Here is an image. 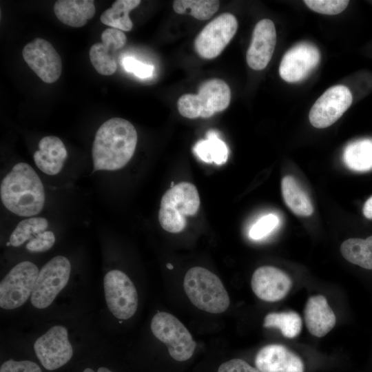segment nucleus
<instances>
[{"mask_svg":"<svg viewBox=\"0 0 372 372\" xmlns=\"http://www.w3.org/2000/svg\"><path fill=\"white\" fill-rule=\"evenodd\" d=\"M137 132L134 125L122 118L104 122L96 132L92 156L94 171H114L123 167L134 155Z\"/></svg>","mask_w":372,"mask_h":372,"instance_id":"obj_1","label":"nucleus"},{"mask_svg":"<svg viewBox=\"0 0 372 372\" xmlns=\"http://www.w3.org/2000/svg\"><path fill=\"white\" fill-rule=\"evenodd\" d=\"M0 196L6 209L23 217L39 214L45 198L40 178L34 169L25 163L16 164L3 178Z\"/></svg>","mask_w":372,"mask_h":372,"instance_id":"obj_2","label":"nucleus"},{"mask_svg":"<svg viewBox=\"0 0 372 372\" xmlns=\"http://www.w3.org/2000/svg\"><path fill=\"white\" fill-rule=\"evenodd\" d=\"M183 287L191 302L199 309L220 313L226 311L230 299L220 278L201 267L191 268L186 273Z\"/></svg>","mask_w":372,"mask_h":372,"instance_id":"obj_3","label":"nucleus"},{"mask_svg":"<svg viewBox=\"0 0 372 372\" xmlns=\"http://www.w3.org/2000/svg\"><path fill=\"white\" fill-rule=\"evenodd\" d=\"M200 203L198 192L194 184L181 182L171 187L161 201L158 220L161 227L170 233L182 231L186 226V216L195 215Z\"/></svg>","mask_w":372,"mask_h":372,"instance_id":"obj_4","label":"nucleus"},{"mask_svg":"<svg viewBox=\"0 0 372 372\" xmlns=\"http://www.w3.org/2000/svg\"><path fill=\"white\" fill-rule=\"evenodd\" d=\"M231 90L223 80L212 79L203 83L197 94H186L177 102L179 113L188 118H209L229 105Z\"/></svg>","mask_w":372,"mask_h":372,"instance_id":"obj_5","label":"nucleus"},{"mask_svg":"<svg viewBox=\"0 0 372 372\" xmlns=\"http://www.w3.org/2000/svg\"><path fill=\"white\" fill-rule=\"evenodd\" d=\"M151 330L167 346L169 355L175 360L183 362L192 356L196 343L187 329L174 316L158 311L152 319Z\"/></svg>","mask_w":372,"mask_h":372,"instance_id":"obj_6","label":"nucleus"},{"mask_svg":"<svg viewBox=\"0 0 372 372\" xmlns=\"http://www.w3.org/2000/svg\"><path fill=\"white\" fill-rule=\"evenodd\" d=\"M71 265L62 256L50 259L39 271L30 297L32 304L37 309L49 307L70 278Z\"/></svg>","mask_w":372,"mask_h":372,"instance_id":"obj_7","label":"nucleus"},{"mask_svg":"<svg viewBox=\"0 0 372 372\" xmlns=\"http://www.w3.org/2000/svg\"><path fill=\"white\" fill-rule=\"evenodd\" d=\"M39 272L30 261L12 267L0 283L1 308L10 310L22 306L31 297Z\"/></svg>","mask_w":372,"mask_h":372,"instance_id":"obj_8","label":"nucleus"},{"mask_svg":"<svg viewBox=\"0 0 372 372\" xmlns=\"http://www.w3.org/2000/svg\"><path fill=\"white\" fill-rule=\"evenodd\" d=\"M103 287L107 307L114 317L124 320L134 315L138 303V293L124 272L117 269L107 272Z\"/></svg>","mask_w":372,"mask_h":372,"instance_id":"obj_9","label":"nucleus"},{"mask_svg":"<svg viewBox=\"0 0 372 372\" xmlns=\"http://www.w3.org/2000/svg\"><path fill=\"white\" fill-rule=\"evenodd\" d=\"M238 29L236 18L223 13L210 21L198 34L194 48L199 56L211 59L218 56L230 42Z\"/></svg>","mask_w":372,"mask_h":372,"instance_id":"obj_10","label":"nucleus"},{"mask_svg":"<svg viewBox=\"0 0 372 372\" xmlns=\"http://www.w3.org/2000/svg\"><path fill=\"white\" fill-rule=\"evenodd\" d=\"M35 354L43 366L56 370L67 364L73 355L67 329L61 325L51 327L34 342Z\"/></svg>","mask_w":372,"mask_h":372,"instance_id":"obj_11","label":"nucleus"},{"mask_svg":"<svg viewBox=\"0 0 372 372\" xmlns=\"http://www.w3.org/2000/svg\"><path fill=\"white\" fill-rule=\"evenodd\" d=\"M353 96L349 89L342 85L327 90L312 106L309 118L316 128H325L337 121L351 106Z\"/></svg>","mask_w":372,"mask_h":372,"instance_id":"obj_12","label":"nucleus"},{"mask_svg":"<svg viewBox=\"0 0 372 372\" xmlns=\"http://www.w3.org/2000/svg\"><path fill=\"white\" fill-rule=\"evenodd\" d=\"M22 54L29 67L45 83H52L59 79L61 59L49 41L37 38L24 46Z\"/></svg>","mask_w":372,"mask_h":372,"instance_id":"obj_13","label":"nucleus"},{"mask_svg":"<svg viewBox=\"0 0 372 372\" xmlns=\"http://www.w3.org/2000/svg\"><path fill=\"white\" fill-rule=\"evenodd\" d=\"M320 60V53L315 45L298 43L284 54L279 67L280 76L289 83L300 81L316 68Z\"/></svg>","mask_w":372,"mask_h":372,"instance_id":"obj_14","label":"nucleus"},{"mask_svg":"<svg viewBox=\"0 0 372 372\" xmlns=\"http://www.w3.org/2000/svg\"><path fill=\"white\" fill-rule=\"evenodd\" d=\"M253 292L266 302L283 299L292 287V280L285 272L272 266H262L253 273L251 280Z\"/></svg>","mask_w":372,"mask_h":372,"instance_id":"obj_15","label":"nucleus"},{"mask_svg":"<svg viewBox=\"0 0 372 372\" xmlns=\"http://www.w3.org/2000/svg\"><path fill=\"white\" fill-rule=\"evenodd\" d=\"M276 43L274 23L263 19L256 25L246 59L248 65L253 70H261L270 61Z\"/></svg>","mask_w":372,"mask_h":372,"instance_id":"obj_16","label":"nucleus"},{"mask_svg":"<svg viewBox=\"0 0 372 372\" xmlns=\"http://www.w3.org/2000/svg\"><path fill=\"white\" fill-rule=\"evenodd\" d=\"M101 41L102 42L91 46L89 52L90 59L99 74L112 75L117 69L114 55L125 45L127 37L123 31L110 28L102 32Z\"/></svg>","mask_w":372,"mask_h":372,"instance_id":"obj_17","label":"nucleus"},{"mask_svg":"<svg viewBox=\"0 0 372 372\" xmlns=\"http://www.w3.org/2000/svg\"><path fill=\"white\" fill-rule=\"evenodd\" d=\"M255 365L260 372H304L300 357L287 347L279 344L261 348L255 358Z\"/></svg>","mask_w":372,"mask_h":372,"instance_id":"obj_18","label":"nucleus"},{"mask_svg":"<svg viewBox=\"0 0 372 372\" xmlns=\"http://www.w3.org/2000/svg\"><path fill=\"white\" fill-rule=\"evenodd\" d=\"M309 332L318 338L326 335L335 325V315L322 295L310 297L304 310Z\"/></svg>","mask_w":372,"mask_h":372,"instance_id":"obj_19","label":"nucleus"},{"mask_svg":"<svg viewBox=\"0 0 372 372\" xmlns=\"http://www.w3.org/2000/svg\"><path fill=\"white\" fill-rule=\"evenodd\" d=\"M67 157L68 152L63 143L55 136L42 138L39 143V149L34 153L36 165L48 175L59 174Z\"/></svg>","mask_w":372,"mask_h":372,"instance_id":"obj_20","label":"nucleus"},{"mask_svg":"<svg viewBox=\"0 0 372 372\" xmlns=\"http://www.w3.org/2000/svg\"><path fill=\"white\" fill-rule=\"evenodd\" d=\"M54 12L63 23L80 28L94 17L96 8L92 0H59L54 5Z\"/></svg>","mask_w":372,"mask_h":372,"instance_id":"obj_21","label":"nucleus"},{"mask_svg":"<svg viewBox=\"0 0 372 372\" xmlns=\"http://www.w3.org/2000/svg\"><path fill=\"white\" fill-rule=\"evenodd\" d=\"M193 150L203 162L216 165L225 163L229 155L226 143L220 139L218 132L213 130L207 132L205 139L195 144Z\"/></svg>","mask_w":372,"mask_h":372,"instance_id":"obj_22","label":"nucleus"},{"mask_svg":"<svg viewBox=\"0 0 372 372\" xmlns=\"http://www.w3.org/2000/svg\"><path fill=\"white\" fill-rule=\"evenodd\" d=\"M281 189L285 203L293 213L300 216L312 214L313 208L309 198L293 176L282 178Z\"/></svg>","mask_w":372,"mask_h":372,"instance_id":"obj_23","label":"nucleus"},{"mask_svg":"<svg viewBox=\"0 0 372 372\" xmlns=\"http://www.w3.org/2000/svg\"><path fill=\"white\" fill-rule=\"evenodd\" d=\"M141 3L140 0H117L101 15V23L121 31H130L133 27L129 14Z\"/></svg>","mask_w":372,"mask_h":372,"instance_id":"obj_24","label":"nucleus"},{"mask_svg":"<svg viewBox=\"0 0 372 372\" xmlns=\"http://www.w3.org/2000/svg\"><path fill=\"white\" fill-rule=\"evenodd\" d=\"M346 165L357 172L372 169V139L365 138L349 144L343 154Z\"/></svg>","mask_w":372,"mask_h":372,"instance_id":"obj_25","label":"nucleus"},{"mask_svg":"<svg viewBox=\"0 0 372 372\" xmlns=\"http://www.w3.org/2000/svg\"><path fill=\"white\" fill-rule=\"evenodd\" d=\"M340 251L349 262L372 269V236L366 239H347L341 245Z\"/></svg>","mask_w":372,"mask_h":372,"instance_id":"obj_26","label":"nucleus"},{"mask_svg":"<svg viewBox=\"0 0 372 372\" xmlns=\"http://www.w3.org/2000/svg\"><path fill=\"white\" fill-rule=\"evenodd\" d=\"M263 327L278 329L285 338H293L300 334L302 322L300 315L295 311L273 312L266 315Z\"/></svg>","mask_w":372,"mask_h":372,"instance_id":"obj_27","label":"nucleus"},{"mask_svg":"<svg viewBox=\"0 0 372 372\" xmlns=\"http://www.w3.org/2000/svg\"><path fill=\"white\" fill-rule=\"evenodd\" d=\"M219 1L176 0L173 3L174 10L178 14L189 13L199 20L210 19L217 12Z\"/></svg>","mask_w":372,"mask_h":372,"instance_id":"obj_28","label":"nucleus"},{"mask_svg":"<svg viewBox=\"0 0 372 372\" xmlns=\"http://www.w3.org/2000/svg\"><path fill=\"white\" fill-rule=\"evenodd\" d=\"M48 221L43 217L26 218L17 225L9 239L10 245L19 247L25 241L31 240L37 234L45 231Z\"/></svg>","mask_w":372,"mask_h":372,"instance_id":"obj_29","label":"nucleus"},{"mask_svg":"<svg viewBox=\"0 0 372 372\" xmlns=\"http://www.w3.org/2000/svg\"><path fill=\"white\" fill-rule=\"evenodd\" d=\"M304 3L312 10L324 14H337L347 7L346 0H305Z\"/></svg>","mask_w":372,"mask_h":372,"instance_id":"obj_30","label":"nucleus"},{"mask_svg":"<svg viewBox=\"0 0 372 372\" xmlns=\"http://www.w3.org/2000/svg\"><path fill=\"white\" fill-rule=\"evenodd\" d=\"M277 216L269 214L261 217L251 227L249 237L253 240H260L267 236L278 225Z\"/></svg>","mask_w":372,"mask_h":372,"instance_id":"obj_31","label":"nucleus"},{"mask_svg":"<svg viewBox=\"0 0 372 372\" xmlns=\"http://www.w3.org/2000/svg\"><path fill=\"white\" fill-rule=\"evenodd\" d=\"M55 242V236L51 231H44L37 234L26 244V249L31 252H44L50 249Z\"/></svg>","mask_w":372,"mask_h":372,"instance_id":"obj_32","label":"nucleus"},{"mask_svg":"<svg viewBox=\"0 0 372 372\" xmlns=\"http://www.w3.org/2000/svg\"><path fill=\"white\" fill-rule=\"evenodd\" d=\"M121 64L125 70L133 73L140 79L152 76L154 70L152 65L144 63L132 56L124 57Z\"/></svg>","mask_w":372,"mask_h":372,"instance_id":"obj_33","label":"nucleus"},{"mask_svg":"<svg viewBox=\"0 0 372 372\" xmlns=\"http://www.w3.org/2000/svg\"><path fill=\"white\" fill-rule=\"evenodd\" d=\"M0 372H42V371L40 366L32 361H16L10 359L1 365Z\"/></svg>","mask_w":372,"mask_h":372,"instance_id":"obj_34","label":"nucleus"},{"mask_svg":"<svg viewBox=\"0 0 372 372\" xmlns=\"http://www.w3.org/2000/svg\"><path fill=\"white\" fill-rule=\"evenodd\" d=\"M218 372H260L242 359L235 358L223 363Z\"/></svg>","mask_w":372,"mask_h":372,"instance_id":"obj_35","label":"nucleus"},{"mask_svg":"<svg viewBox=\"0 0 372 372\" xmlns=\"http://www.w3.org/2000/svg\"><path fill=\"white\" fill-rule=\"evenodd\" d=\"M363 214L369 219H372V196L364 203L363 207Z\"/></svg>","mask_w":372,"mask_h":372,"instance_id":"obj_36","label":"nucleus"},{"mask_svg":"<svg viewBox=\"0 0 372 372\" xmlns=\"http://www.w3.org/2000/svg\"><path fill=\"white\" fill-rule=\"evenodd\" d=\"M83 372H95L93 369L90 368H86L83 370ZM96 372H113L106 367H100Z\"/></svg>","mask_w":372,"mask_h":372,"instance_id":"obj_37","label":"nucleus"},{"mask_svg":"<svg viewBox=\"0 0 372 372\" xmlns=\"http://www.w3.org/2000/svg\"><path fill=\"white\" fill-rule=\"evenodd\" d=\"M167 267L170 269H172L173 268V266L171 264H167Z\"/></svg>","mask_w":372,"mask_h":372,"instance_id":"obj_38","label":"nucleus"}]
</instances>
